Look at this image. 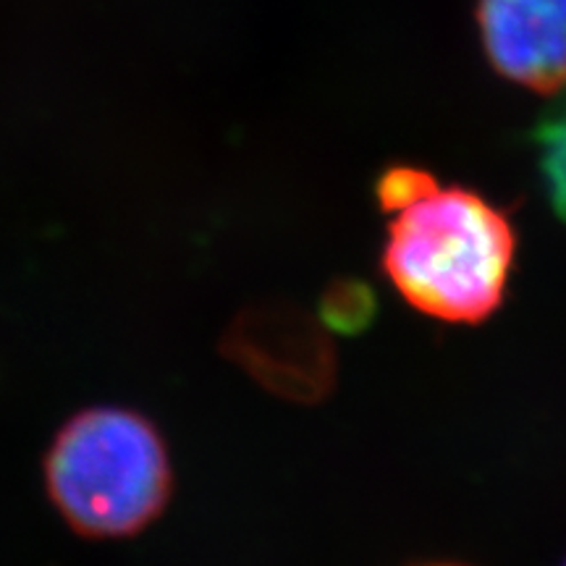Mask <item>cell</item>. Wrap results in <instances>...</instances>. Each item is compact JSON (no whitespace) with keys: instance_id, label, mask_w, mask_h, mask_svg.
I'll use <instances>...</instances> for the list:
<instances>
[{"instance_id":"obj_1","label":"cell","mask_w":566,"mask_h":566,"mask_svg":"<svg viewBox=\"0 0 566 566\" xmlns=\"http://www.w3.org/2000/svg\"><path fill=\"white\" fill-rule=\"evenodd\" d=\"M378 202L394 216L386 275L415 310L446 323H480L499 310L514 260L504 212L412 166L380 176Z\"/></svg>"},{"instance_id":"obj_3","label":"cell","mask_w":566,"mask_h":566,"mask_svg":"<svg viewBox=\"0 0 566 566\" xmlns=\"http://www.w3.org/2000/svg\"><path fill=\"white\" fill-rule=\"evenodd\" d=\"M478 24L509 82L546 95L566 87V0H480Z\"/></svg>"},{"instance_id":"obj_2","label":"cell","mask_w":566,"mask_h":566,"mask_svg":"<svg viewBox=\"0 0 566 566\" xmlns=\"http://www.w3.org/2000/svg\"><path fill=\"white\" fill-rule=\"evenodd\" d=\"M48 493L71 527L90 537L139 533L171 495V464L153 422L95 407L61 428L48 451Z\"/></svg>"},{"instance_id":"obj_5","label":"cell","mask_w":566,"mask_h":566,"mask_svg":"<svg viewBox=\"0 0 566 566\" xmlns=\"http://www.w3.org/2000/svg\"><path fill=\"white\" fill-rule=\"evenodd\" d=\"M436 566H451V564H436Z\"/></svg>"},{"instance_id":"obj_4","label":"cell","mask_w":566,"mask_h":566,"mask_svg":"<svg viewBox=\"0 0 566 566\" xmlns=\"http://www.w3.org/2000/svg\"><path fill=\"white\" fill-rule=\"evenodd\" d=\"M543 153H546V174L558 210L566 216V111L541 129Z\"/></svg>"}]
</instances>
